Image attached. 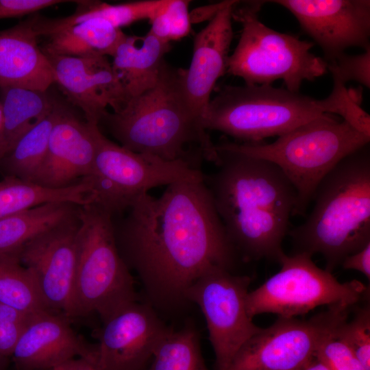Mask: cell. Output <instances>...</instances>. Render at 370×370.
I'll return each instance as SVG.
<instances>
[{
  "label": "cell",
  "mask_w": 370,
  "mask_h": 370,
  "mask_svg": "<svg viewBox=\"0 0 370 370\" xmlns=\"http://www.w3.org/2000/svg\"><path fill=\"white\" fill-rule=\"evenodd\" d=\"M302 370H331L328 366L319 358L314 356Z\"/></svg>",
  "instance_id": "cell-38"
},
{
  "label": "cell",
  "mask_w": 370,
  "mask_h": 370,
  "mask_svg": "<svg viewBox=\"0 0 370 370\" xmlns=\"http://www.w3.org/2000/svg\"><path fill=\"white\" fill-rule=\"evenodd\" d=\"M35 15L0 31V88L46 91L54 83L50 62L39 47Z\"/></svg>",
  "instance_id": "cell-20"
},
{
  "label": "cell",
  "mask_w": 370,
  "mask_h": 370,
  "mask_svg": "<svg viewBox=\"0 0 370 370\" xmlns=\"http://www.w3.org/2000/svg\"><path fill=\"white\" fill-rule=\"evenodd\" d=\"M251 278L216 267L201 275L186 292L188 303L201 310L217 370H226L242 345L261 328L247 312Z\"/></svg>",
  "instance_id": "cell-12"
},
{
  "label": "cell",
  "mask_w": 370,
  "mask_h": 370,
  "mask_svg": "<svg viewBox=\"0 0 370 370\" xmlns=\"http://www.w3.org/2000/svg\"><path fill=\"white\" fill-rule=\"evenodd\" d=\"M356 306L351 320L347 318L341 323L334 335L349 347L366 370H370V306Z\"/></svg>",
  "instance_id": "cell-30"
},
{
  "label": "cell",
  "mask_w": 370,
  "mask_h": 370,
  "mask_svg": "<svg viewBox=\"0 0 370 370\" xmlns=\"http://www.w3.org/2000/svg\"><path fill=\"white\" fill-rule=\"evenodd\" d=\"M169 0H145L119 4L98 1H75L76 10L62 18H42L40 26L43 33L71 25L91 18H101L121 29L136 21H151L168 5Z\"/></svg>",
  "instance_id": "cell-26"
},
{
  "label": "cell",
  "mask_w": 370,
  "mask_h": 370,
  "mask_svg": "<svg viewBox=\"0 0 370 370\" xmlns=\"http://www.w3.org/2000/svg\"><path fill=\"white\" fill-rule=\"evenodd\" d=\"M78 208V207H77ZM77 213L36 236L17 254L33 275L47 309L71 320L77 262Z\"/></svg>",
  "instance_id": "cell-13"
},
{
  "label": "cell",
  "mask_w": 370,
  "mask_h": 370,
  "mask_svg": "<svg viewBox=\"0 0 370 370\" xmlns=\"http://www.w3.org/2000/svg\"><path fill=\"white\" fill-rule=\"evenodd\" d=\"M189 2L169 0L166 8L149 21L151 26L149 32L169 43L188 35L192 23L188 12Z\"/></svg>",
  "instance_id": "cell-31"
},
{
  "label": "cell",
  "mask_w": 370,
  "mask_h": 370,
  "mask_svg": "<svg viewBox=\"0 0 370 370\" xmlns=\"http://www.w3.org/2000/svg\"><path fill=\"white\" fill-rule=\"evenodd\" d=\"M343 269L355 270L362 273L367 279L370 280V243L360 250L352 254L343 260Z\"/></svg>",
  "instance_id": "cell-36"
},
{
  "label": "cell",
  "mask_w": 370,
  "mask_h": 370,
  "mask_svg": "<svg viewBox=\"0 0 370 370\" xmlns=\"http://www.w3.org/2000/svg\"><path fill=\"white\" fill-rule=\"evenodd\" d=\"M77 215L71 320L96 313L103 321L137 301L134 280L118 250L112 214L92 202L78 206Z\"/></svg>",
  "instance_id": "cell-7"
},
{
  "label": "cell",
  "mask_w": 370,
  "mask_h": 370,
  "mask_svg": "<svg viewBox=\"0 0 370 370\" xmlns=\"http://www.w3.org/2000/svg\"><path fill=\"white\" fill-rule=\"evenodd\" d=\"M57 101L46 91L17 86L0 88L3 127L0 160L29 129L48 115Z\"/></svg>",
  "instance_id": "cell-23"
},
{
  "label": "cell",
  "mask_w": 370,
  "mask_h": 370,
  "mask_svg": "<svg viewBox=\"0 0 370 370\" xmlns=\"http://www.w3.org/2000/svg\"><path fill=\"white\" fill-rule=\"evenodd\" d=\"M291 12L301 27L331 62L352 47L370 48V1L275 0Z\"/></svg>",
  "instance_id": "cell-14"
},
{
  "label": "cell",
  "mask_w": 370,
  "mask_h": 370,
  "mask_svg": "<svg viewBox=\"0 0 370 370\" xmlns=\"http://www.w3.org/2000/svg\"><path fill=\"white\" fill-rule=\"evenodd\" d=\"M170 329L149 304H127L96 332L100 370H143Z\"/></svg>",
  "instance_id": "cell-15"
},
{
  "label": "cell",
  "mask_w": 370,
  "mask_h": 370,
  "mask_svg": "<svg viewBox=\"0 0 370 370\" xmlns=\"http://www.w3.org/2000/svg\"><path fill=\"white\" fill-rule=\"evenodd\" d=\"M95 194L87 178L66 188H51L14 177L0 181V219L51 203L77 206L94 202Z\"/></svg>",
  "instance_id": "cell-24"
},
{
  "label": "cell",
  "mask_w": 370,
  "mask_h": 370,
  "mask_svg": "<svg viewBox=\"0 0 370 370\" xmlns=\"http://www.w3.org/2000/svg\"><path fill=\"white\" fill-rule=\"evenodd\" d=\"M216 150L218 169L204 173V181L230 241L245 261L278 262L295 204L294 187L269 161Z\"/></svg>",
  "instance_id": "cell-2"
},
{
  "label": "cell",
  "mask_w": 370,
  "mask_h": 370,
  "mask_svg": "<svg viewBox=\"0 0 370 370\" xmlns=\"http://www.w3.org/2000/svg\"><path fill=\"white\" fill-rule=\"evenodd\" d=\"M265 1H236L232 19L242 25L238 44L227 59V72L245 84H270L281 79L286 89L299 92L304 81L327 72V64L310 50L314 43L281 33L262 23L258 12Z\"/></svg>",
  "instance_id": "cell-8"
},
{
  "label": "cell",
  "mask_w": 370,
  "mask_h": 370,
  "mask_svg": "<svg viewBox=\"0 0 370 370\" xmlns=\"http://www.w3.org/2000/svg\"><path fill=\"white\" fill-rule=\"evenodd\" d=\"M32 316L0 303V356L11 358L13 351Z\"/></svg>",
  "instance_id": "cell-34"
},
{
  "label": "cell",
  "mask_w": 370,
  "mask_h": 370,
  "mask_svg": "<svg viewBox=\"0 0 370 370\" xmlns=\"http://www.w3.org/2000/svg\"><path fill=\"white\" fill-rule=\"evenodd\" d=\"M44 36L48 37L42 49L46 55L112 57L127 35L103 18H91L52 29Z\"/></svg>",
  "instance_id": "cell-22"
},
{
  "label": "cell",
  "mask_w": 370,
  "mask_h": 370,
  "mask_svg": "<svg viewBox=\"0 0 370 370\" xmlns=\"http://www.w3.org/2000/svg\"><path fill=\"white\" fill-rule=\"evenodd\" d=\"M64 107L58 101L53 110L27 131L0 160L5 177L34 182L47 155L51 133Z\"/></svg>",
  "instance_id": "cell-27"
},
{
  "label": "cell",
  "mask_w": 370,
  "mask_h": 370,
  "mask_svg": "<svg viewBox=\"0 0 370 370\" xmlns=\"http://www.w3.org/2000/svg\"><path fill=\"white\" fill-rule=\"evenodd\" d=\"M70 2L62 0H0V19L20 17L53 5Z\"/></svg>",
  "instance_id": "cell-35"
},
{
  "label": "cell",
  "mask_w": 370,
  "mask_h": 370,
  "mask_svg": "<svg viewBox=\"0 0 370 370\" xmlns=\"http://www.w3.org/2000/svg\"><path fill=\"white\" fill-rule=\"evenodd\" d=\"M146 370H210L205 364L196 328L170 329L161 339Z\"/></svg>",
  "instance_id": "cell-29"
},
{
  "label": "cell",
  "mask_w": 370,
  "mask_h": 370,
  "mask_svg": "<svg viewBox=\"0 0 370 370\" xmlns=\"http://www.w3.org/2000/svg\"><path fill=\"white\" fill-rule=\"evenodd\" d=\"M369 142L370 135L324 114L271 143L222 141L215 147L275 164L296 193L292 216H304L322 179L341 160Z\"/></svg>",
  "instance_id": "cell-6"
},
{
  "label": "cell",
  "mask_w": 370,
  "mask_h": 370,
  "mask_svg": "<svg viewBox=\"0 0 370 370\" xmlns=\"http://www.w3.org/2000/svg\"><path fill=\"white\" fill-rule=\"evenodd\" d=\"M64 315L44 311L29 320L11 356L15 370H51L75 358H97L90 344Z\"/></svg>",
  "instance_id": "cell-17"
},
{
  "label": "cell",
  "mask_w": 370,
  "mask_h": 370,
  "mask_svg": "<svg viewBox=\"0 0 370 370\" xmlns=\"http://www.w3.org/2000/svg\"><path fill=\"white\" fill-rule=\"evenodd\" d=\"M170 49L169 42L149 32L143 37L127 35L119 44L112 65L128 100L156 84L164 56Z\"/></svg>",
  "instance_id": "cell-21"
},
{
  "label": "cell",
  "mask_w": 370,
  "mask_h": 370,
  "mask_svg": "<svg viewBox=\"0 0 370 370\" xmlns=\"http://www.w3.org/2000/svg\"><path fill=\"white\" fill-rule=\"evenodd\" d=\"M306 221L288 234L295 251L320 254L332 273L370 243L369 144L341 160L321 181Z\"/></svg>",
  "instance_id": "cell-5"
},
{
  "label": "cell",
  "mask_w": 370,
  "mask_h": 370,
  "mask_svg": "<svg viewBox=\"0 0 370 370\" xmlns=\"http://www.w3.org/2000/svg\"><path fill=\"white\" fill-rule=\"evenodd\" d=\"M182 73L164 60L153 87L130 98L118 111L108 112L99 124L132 151L184 160L198 169L203 159L217 166L215 144L186 99Z\"/></svg>",
  "instance_id": "cell-3"
},
{
  "label": "cell",
  "mask_w": 370,
  "mask_h": 370,
  "mask_svg": "<svg viewBox=\"0 0 370 370\" xmlns=\"http://www.w3.org/2000/svg\"><path fill=\"white\" fill-rule=\"evenodd\" d=\"M326 98L317 99L270 84L225 86L210 103L204 127L221 132L245 143L280 136L324 114H339L357 130H370L369 115L357 95L333 82Z\"/></svg>",
  "instance_id": "cell-4"
},
{
  "label": "cell",
  "mask_w": 370,
  "mask_h": 370,
  "mask_svg": "<svg viewBox=\"0 0 370 370\" xmlns=\"http://www.w3.org/2000/svg\"><path fill=\"white\" fill-rule=\"evenodd\" d=\"M17 251L0 254V303L29 315L49 311Z\"/></svg>",
  "instance_id": "cell-28"
},
{
  "label": "cell",
  "mask_w": 370,
  "mask_h": 370,
  "mask_svg": "<svg viewBox=\"0 0 370 370\" xmlns=\"http://www.w3.org/2000/svg\"><path fill=\"white\" fill-rule=\"evenodd\" d=\"M3 122V110H2L1 105L0 103V133H1V130H2Z\"/></svg>",
  "instance_id": "cell-40"
},
{
  "label": "cell",
  "mask_w": 370,
  "mask_h": 370,
  "mask_svg": "<svg viewBox=\"0 0 370 370\" xmlns=\"http://www.w3.org/2000/svg\"><path fill=\"white\" fill-rule=\"evenodd\" d=\"M278 262L280 271L247 293L246 308L251 319L262 313L295 317L320 306L353 307L369 295L363 283L338 282L332 273L318 267L308 254H284Z\"/></svg>",
  "instance_id": "cell-9"
},
{
  "label": "cell",
  "mask_w": 370,
  "mask_h": 370,
  "mask_svg": "<svg viewBox=\"0 0 370 370\" xmlns=\"http://www.w3.org/2000/svg\"><path fill=\"white\" fill-rule=\"evenodd\" d=\"M352 308L328 306L307 320L279 317L242 345L226 370H302L319 344L348 318Z\"/></svg>",
  "instance_id": "cell-11"
},
{
  "label": "cell",
  "mask_w": 370,
  "mask_h": 370,
  "mask_svg": "<svg viewBox=\"0 0 370 370\" xmlns=\"http://www.w3.org/2000/svg\"><path fill=\"white\" fill-rule=\"evenodd\" d=\"M364 51L358 55L344 53L336 60L326 62L327 69L332 73L333 82L345 85L349 81H355L369 88L370 48Z\"/></svg>",
  "instance_id": "cell-32"
},
{
  "label": "cell",
  "mask_w": 370,
  "mask_h": 370,
  "mask_svg": "<svg viewBox=\"0 0 370 370\" xmlns=\"http://www.w3.org/2000/svg\"><path fill=\"white\" fill-rule=\"evenodd\" d=\"M51 370H100L97 358H75Z\"/></svg>",
  "instance_id": "cell-37"
},
{
  "label": "cell",
  "mask_w": 370,
  "mask_h": 370,
  "mask_svg": "<svg viewBox=\"0 0 370 370\" xmlns=\"http://www.w3.org/2000/svg\"><path fill=\"white\" fill-rule=\"evenodd\" d=\"M46 56L54 83L83 111L87 123L99 125L108 107L116 112L127 101L123 85L106 56Z\"/></svg>",
  "instance_id": "cell-16"
},
{
  "label": "cell",
  "mask_w": 370,
  "mask_h": 370,
  "mask_svg": "<svg viewBox=\"0 0 370 370\" xmlns=\"http://www.w3.org/2000/svg\"><path fill=\"white\" fill-rule=\"evenodd\" d=\"M203 177L204 173L188 162L132 151L107 138L99 129L92 171L86 178L95 194L94 202L114 217L152 188Z\"/></svg>",
  "instance_id": "cell-10"
},
{
  "label": "cell",
  "mask_w": 370,
  "mask_h": 370,
  "mask_svg": "<svg viewBox=\"0 0 370 370\" xmlns=\"http://www.w3.org/2000/svg\"><path fill=\"white\" fill-rule=\"evenodd\" d=\"M11 358L0 356V370H8Z\"/></svg>",
  "instance_id": "cell-39"
},
{
  "label": "cell",
  "mask_w": 370,
  "mask_h": 370,
  "mask_svg": "<svg viewBox=\"0 0 370 370\" xmlns=\"http://www.w3.org/2000/svg\"><path fill=\"white\" fill-rule=\"evenodd\" d=\"M228 0L195 36L189 67L183 69L182 88L193 112L203 118L217 81L227 72L233 37L232 7Z\"/></svg>",
  "instance_id": "cell-19"
},
{
  "label": "cell",
  "mask_w": 370,
  "mask_h": 370,
  "mask_svg": "<svg viewBox=\"0 0 370 370\" xmlns=\"http://www.w3.org/2000/svg\"><path fill=\"white\" fill-rule=\"evenodd\" d=\"M334 331L319 344L314 356L331 370H366L349 347L334 335Z\"/></svg>",
  "instance_id": "cell-33"
},
{
  "label": "cell",
  "mask_w": 370,
  "mask_h": 370,
  "mask_svg": "<svg viewBox=\"0 0 370 370\" xmlns=\"http://www.w3.org/2000/svg\"><path fill=\"white\" fill-rule=\"evenodd\" d=\"M77 205L51 203L0 219V254L20 249L27 242L71 218Z\"/></svg>",
  "instance_id": "cell-25"
},
{
  "label": "cell",
  "mask_w": 370,
  "mask_h": 370,
  "mask_svg": "<svg viewBox=\"0 0 370 370\" xmlns=\"http://www.w3.org/2000/svg\"><path fill=\"white\" fill-rule=\"evenodd\" d=\"M99 125L84 122L63 108L52 129L45 158L34 183L62 188L87 177L97 147Z\"/></svg>",
  "instance_id": "cell-18"
},
{
  "label": "cell",
  "mask_w": 370,
  "mask_h": 370,
  "mask_svg": "<svg viewBox=\"0 0 370 370\" xmlns=\"http://www.w3.org/2000/svg\"><path fill=\"white\" fill-rule=\"evenodd\" d=\"M126 211L113 219L116 246L155 310L184 309L190 305L186 292L201 275L235 267L239 256L204 177L171 184L159 197L145 193Z\"/></svg>",
  "instance_id": "cell-1"
}]
</instances>
